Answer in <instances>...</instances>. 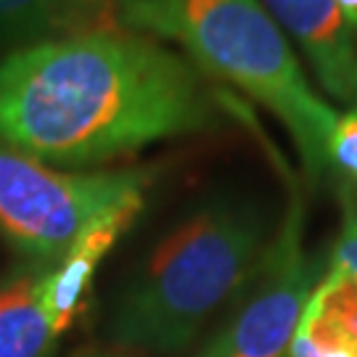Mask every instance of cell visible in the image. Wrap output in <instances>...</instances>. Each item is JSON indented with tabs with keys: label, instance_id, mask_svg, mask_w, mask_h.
<instances>
[{
	"label": "cell",
	"instance_id": "1",
	"mask_svg": "<svg viewBox=\"0 0 357 357\" xmlns=\"http://www.w3.org/2000/svg\"><path fill=\"white\" fill-rule=\"evenodd\" d=\"M220 125L202 69L132 29L16 48L0 61V143L90 167Z\"/></svg>",
	"mask_w": 357,
	"mask_h": 357
},
{
	"label": "cell",
	"instance_id": "2",
	"mask_svg": "<svg viewBox=\"0 0 357 357\" xmlns=\"http://www.w3.org/2000/svg\"><path fill=\"white\" fill-rule=\"evenodd\" d=\"M116 16L125 29L180 45L202 72L265 106L289 130L307 178L328 175L326 146L339 112L259 0H116Z\"/></svg>",
	"mask_w": 357,
	"mask_h": 357
},
{
	"label": "cell",
	"instance_id": "3",
	"mask_svg": "<svg viewBox=\"0 0 357 357\" xmlns=\"http://www.w3.org/2000/svg\"><path fill=\"white\" fill-rule=\"evenodd\" d=\"M273 230L252 206L215 202L185 217L143 259L112 312L119 349L169 357L196 342L259 268Z\"/></svg>",
	"mask_w": 357,
	"mask_h": 357
},
{
	"label": "cell",
	"instance_id": "4",
	"mask_svg": "<svg viewBox=\"0 0 357 357\" xmlns=\"http://www.w3.org/2000/svg\"><path fill=\"white\" fill-rule=\"evenodd\" d=\"M135 191H149L141 169H59L0 143V233L38 262H59L96 217Z\"/></svg>",
	"mask_w": 357,
	"mask_h": 357
},
{
	"label": "cell",
	"instance_id": "5",
	"mask_svg": "<svg viewBox=\"0 0 357 357\" xmlns=\"http://www.w3.org/2000/svg\"><path fill=\"white\" fill-rule=\"evenodd\" d=\"M289 183V206L259 268L233 299L222 326L191 357H289L307 296L318 281V268L305 249L302 193L291 178Z\"/></svg>",
	"mask_w": 357,
	"mask_h": 357
},
{
	"label": "cell",
	"instance_id": "6",
	"mask_svg": "<svg viewBox=\"0 0 357 357\" xmlns=\"http://www.w3.org/2000/svg\"><path fill=\"white\" fill-rule=\"evenodd\" d=\"M328 98L357 109V43L336 0H259Z\"/></svg>",
	"mask_w": 357,
	"mask_h": 357
},
{
	"label": "cell",
	"instance_id": "7",
	"mask_svg": "<svg viewBox=\"0 0 357 357\" xmlns=\"http://www.w3.org/2000/svg\"><path fill=\"white\" fill-rule=\"evenodd\" d=\"M143 202L146 191H135L114 206H109L79 233V238L69 246V252L59 262L48 265L45 312L59 336L75 323L96 270L101 268V262L119 243V238L132 228V222L143 212Z\"/></svg>",
	"mask_w": 357,
	"mask_h": 357
},
{
	"label": "cell",
	"instance_id": "8",
	"mask_svg": "<svg viewBox=\"0 0 357 357\" xmlns=\"http://www.w3.org/2000/svg\"><path fill=\"white\" fill-rule=\"evenodd\" d=\"M289 357H357V281L328 268L307 296Z\"/></svg>",
	"mask_w": 357,
	"mask_h": 357
},
{
	"label": "cell",
	"instance_id": "9",
	"mask_svg": "<svg viewBox=\"0 0 357 357\" xmlns=\"http://www.w3.org/2000/svg\"><path fill=\"white\" fill-rule=\"evenodd\" d=\"M119 26L116 0H0V43H22V48Z\"/></svg>",
	"mask_w": 357,
	"mask_h": 357
},
{
	"label": "cell",
	"instance_id": "10",
	"mask_svg": "<svg viewBox=\"0 0 357 357\" xmlns=\"http://www.w3.org/2000/svg\"><path fill=\"white\" fill-rule=\"evenodd\" d=\"M51 262L0 283V357H48L59 342L45 312V273Z\"/></svg>",
	"mask_w": 357,
	"mask_h": 357
},
{
	"label": "cell",
	"instance_id": "11",
	"mask_svg": "<svg viewBox=\"0 0 357 357\" xmlns=\"http://www.w3.org/2000/svg\"><path fill=\"white\" fill-rule=\"evenodd\" d=\"M328 178L339 180V188L357 196V109L336 114L328 135Z\"/></svg>",
	"mask_w": 357,
	"mask_h": 357
},
{
	"label": "cell",
	"instance_id": "12",
	"mask_svg": "<svg viewBox=\"0 0 357 357\" xmlns=\"http://www.w3.org/2000/svg\"><path fill=\"white\" fill-rule=\"evenodd\" d=\"M342 202H344V225L333 246L331 265L357 281V196L342 191Z\"/></svg>",
	"mask_w": 357,
	"mask_h": 357
},
{
	"label": "cell",
	"instance_id": "13",
	"mask_svg": "<svg viewBox=\"0 0 357 357\" xmlns=\"http://www.w3.org/2000/svg\"><path fill=\"white\" fill-rule=\"evenodd\" d=\"M336 6L344 13V22L349 24L352 35H355V43H357V0H336Z\"/></svg>",
	"mask_w": 357,
	"mask_h": 357
},
{
	"label": "cell",
	"instance_id": "14",
	"mask_svg": "<svg viewBox=\"0 0 357 357\" xmlns=\"http://www.w3.org/2000/svg\"><path fill=\"white\" fill-rule=\"evenodd\" d=\"M98 357H109V355H98Z\"/></svg>",
	"mask_w": 357,
	"mask_h": 357
}]
</instances>
